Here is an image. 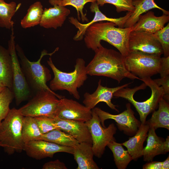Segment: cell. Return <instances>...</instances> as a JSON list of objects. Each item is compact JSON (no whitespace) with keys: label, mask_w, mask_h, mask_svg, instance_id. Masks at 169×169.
Returning <instances> with one entry per match:
<instances>
[{"label":"cell","mask_w":169,"mask_h":169,"mask_svg":"<svg viewBox=\"0 0 169 169\" xmlns=\"http://www.w3.org/2000/svg\"><path fill=\"white\" fill-rule=\"evenodd\" d=\"M144 82L133 88L126 87L115 92L113 96L128 100L138 112L141 124L146 122L147 115L156 108L163 98V90L151 77L140 79Z\"/></svg>","instance_id":"cell-1"},{"label":"cell","mask_w":169,"mask_h":169,"mask_svg":"<svg viewBox=\"0 0 169 169\" xmlns=\"http://www.w3.org/2000/svg\"><path fill=\"white\" fill-rule=\"evenodd\" d=\"M94 51L93 58L86 66L88 75L110 78L119 83L125 78L140 80L126 69L124 57L119 52L104 47L101 44Z\"/></svg>","instance_id":"cell-2"},{"label":"cell","mask_w":169,"mask_h":169,"mask_svg":"<svg viewBox=\"0 0 169 169\" xmlns=\"http://www.w3.org/2000/svg\"><path fill=\"white\" fill-rule=\"evenodd\" d=\"M110 22L94 23L87 28L84 35L86 47L94 50L101 45V40L108 43L125 57L130 53L129 39L132 27L117 28Z\"/></svg>","instance_id":"cell-3"},{"label":"cell","mask_w":169,"mask_h":169,"mask_svg":"<svg viewBox=\"0 0 169 169\" xmlns=\"http://www.w3.org/2000/svg\"><path fill=\"white\" fill-rule=\"evenodd\" d=\"M54 73V77L50 81L49 88L52 91L66 90L77 100L80 95L78 89L84 84L88 78L85 62L80 58L76 59L73 71L66 72L58 69L53 62L51 57L47 61Z\"/></svg>","instance_id":"cell-4"},{"label":"cell","mask_w":169,"mask_h":169,"mask_svg":"<svg viewBox=\"0 0 169 169\" xmlns=\"http://www.w3.org/2000/svg\"><path fill=\"white\" fill-rule=\"evenodd\" d=\"M15 47L18 56L20 58L21 68L31 89L36 93L42 90L54 92L47 84V82L51 78L50 70L44 65L42 64L41 61L45 55L51 56L58 51L59 48H57L50 53H48L45 49L43 50L38 60L32 62L26 56L23 50L18 44H16Z\"/></svg>","instance_id":"cell-5"},{"label":"cell","mask_w":169,"mask_h":169,"mask_svg":"<svg viewBox=\"0 0 169 169\" xmlns=\"http://www.w3.org/2000/svg\"><path fill=\"white\" fill-rule=\"evenodd\" d=\"M24 116L15 108L10 109L0 126V142L8 155L23 151L25 143L22 135Z\"/></svg>","instance_id":"cell-6"},{"label":"cell","mask_w":169,"mask_h":169,"mask_svg":"<svg viewBox=\"0 0 169 169\" xmlns=\"http://www.w3.org/2000/svg\"><path fill=\"white\" fill-rule=\"evenodd\" d=\"M64 97L54 92L42 90L36 92L28 103L18 110L24 116L53 117L56 116L59 99Z\"/></svg>","instance_id":"cell-7"},{"label":"cell","mask_w":169,"mask_h":169,"mask_svg":"<svg viewBox=\"0 0 169 169\" xmlns=\"http://www.w3.org/2000/svg\"><path fill=\"white\" fill-rule=\"evenodd\" d=\"M161 58L158 55L132 52L124 57V63L126 69L141 79L159 73Z\"/></svg>","instance_id":"cell-8"},{"label":"cell","mask_w":169,"mask_h":169,"mask_svg":"<svg viewBox=\"0 0 169 169\" xmlns=\"http://www.w3.org/2000/svg\"><path fill=\"white\" fill-rule=\"evenodd\" d=\"M8 41V50L10 54L12 63L13 91L16 103L19 105L32 95V90L27 81L21 68L16 49L13 26Z\"/></svg>","instance_id":"cell-9"},{"label":"cell","mask_w":169,"mask_h":169,"mask_svg":"<svg viewBox=\"0 0 169 169\" xmlns=\"http://www.w3.org/2000/svg\"><path fill=\"white\" fill-rule=\"evenodd\" d=\"M85 123L91 136L94 156L100 158L109 143L115 140L114 136L117 128L114 123L110 124L107 127H103L99 117L93 109L91 118Z\"/></svg>","instance_id":"cell-10"},{"label":"cell","mask_w":169,"mask_h":169,"mask_svg":"<svg viewBox=\"0 0 169 169\" xmlns=\"http://www.w3.org/2000/svg\"><path fill=\"white\" fill-rule=\"evenodd\" d=\"M126 107V110L117 115L111 114L99 107H95L93 110L99 117L103 127H105V120L112 119L116 123L120 130L123 131L127 136H132L138 131L141 123L135 117L134 112L131 108L130 104L127 103Z\"/></svg>","instance_id":"cell-11"},{"label":"cell","mask_w":169,"mask_h":169,"mask_svg":"<svg viewBox=\"0 0 169 169\" xmlns=\"http://www.w3.org/2000/svg\"><path fill=\"white\" fill-rule=\"evenodd\" d=\"M56 116L63 119L85 122L91 118L92 110L76 100L64 97L59 99Z\"/></svg>","instance_id":"cell-12"},{"label":"cell","mask_w":169,"mask_h":169,"mask_svg":"<svg viewBox=\"0 0 169 169\" xmlns=\"http://www.w3.org/2000/svg\"><path fill=\"white\" fill-rule=\"evenodd\" d=\"M23 151L29 157L37 160L48 157L52 158L58 152L73 154V148L63 146L43 140L29 142L25 145Z\"/></svg>","instance_id":"cell-13"},{"label":"cell","mask_w":169,"mask_h":169,"mask_svg":"<svg viewBox=\"0 0 169 169\" xmlns=\"http://www.w3.org/2000/svg\"><path fill=\"white\" fill-rule=\"evenodd\" d=\"M90 9L91 12L95 13V15L92 20L87 23H82L79 22L77 19L73 17L69 18V22L78 29L77 33L74 38V40L79 41L82 40L84 37L85 31L87 28L92 24L99 22L107 21L112 22L115 23L118 27L124 28L126 22L131 14V12H128L125 16L119 18L108 17L100 10L99 6L96 2L91 3Z\"/></svg>","instance_id":"cell-14"},{"label":"cell","mask_w":169,"mask_h":169,"mask_svg":"<svg viewBox=\"0 0 169 169\" xmlns=\"http://www.w3.org/2000/svg\"><path fill=\"white\" fill-rule=\"evenodd\" d=\"M130 52L139 51L161 56L163 54L161 45L152 34L131 31L129 39Z\"/></svg>","instance_id":"cell-15"},{"label":"cell","mask_w":169,"mask_h":169,"mask_svg":"<svg viewBox=\"0 0 169 169\" xmlns=\"http://www.w3.org/2000/svg\"><path fill=\"white\" fill-rule=\"evenodd\" d=\"M132 83H129L114 88L104 86L101 84V80L99 79L98 86L95 91L92 94L85 93L84 95L83 103L86 107L92 110L100 102H104L111 109L117 111L116 106L111 102L114 94L117 91L123 88L127 87Z\"/></svg>","instance_id":"cell-16"},{"label":"cell","mask_w":169,"mask_h":169,"mask_svg":"<svg viewBox=\"0 0 169 169\" xmlns=\"http://www.w3.org/2000/svg\"><path fill=\"white\" fill-rule=\"evenodd\" d=\"M57 128L72 136L79 142H85L92 144L91 136L85 122L53 117Z\"/></svg>","instance_id":"cell-17"},{"label":"cell","mask_w":169,"mask_h":169,"mask_svg":"<svg viewBox=\"0 0 169 169\" xmlns=\"http://www.w3.org/2000/svg\"><path fill=\"white\" fill-rule=\"evenodd\" d=\"M169 21V15L163 14L157 17L153 12L148 11L140 16L137 22L132 27L131 31L153 34L162 28Z\"/></svg>","instance_id":"cell-18"},{"label":"cell","mask_w":169,"mask_h":169,"mask_svg":"<svg viewBox=\"0 0 169 169\" xmlns=\"http://www.w3.org/2000/svg\"><path fill=\"white\" fill-rule=\"evenodd\" d=\"M70 13V10L64 6L55 5L53 7L45 8L39 25L46 28L56 29L62 26Z\"/></svg>","instance_id":"cell-19"},{"label":"cell","mask_w":169,"mask_h":169,"mask_svg":"<svg viewBox=\"0 0 169 169\" xmlns=\"http://www.w3.org/2000/svg\"><path fill=\"white\" fill-rule=\"evenodd\" d=\"M73 155L78 164L77 169H99L100 168L93 160L92 144L79 142L73 148Z\"/></svg>","instance_id":"cell-20"},{"label":"cell","mask_w":169,"mask_h":169,"mask_svg":"<svg viewBox=\"0 0 169 169\" xmlns=\"http://www.w3.org/2000/svg\"><path fill=\"white\" fill-rule=\"evenodd\" d=\"M149 128L146 121L144 124H141L134 136L121 144L127 148L132 160L136 161L142 156L143 145L147 137Z\"/></svg>","instance_id":"cell-21"},{"label":"cell","mask_w":169,"mask_h":169,"mask_svg":"<svg viewBox=\"0 0 169 169\" xmlns=\"http://www.w3.org/2000/svg\"><path fill=\"white\" fill-rule=\"evenodd\" d=\"M155 130L150 127L148 130L146 145L143 148L142 152L145 161H152L156 156L164 154L163 148L164 140L157 136Z\"/></svg>","instance_id":"cell-22"},{"label":"cell","mask_w":169,"mask_h":169,"mask_svg":"<svg viewBox=\"0 0 169 169\" xmlns=\"http://www.w3.org/2000/svg\"><path fill=\"white\" fill-rule=\"evenodd\" d=\"M132 4L135 10L126 22L124 28L132 27L137 22L141 15L152 9H159L163 14H169L168 11L158 6L154 0H134Z\"/></svg>","instance_id":"cell-23"},{"label":"cell","mask_w":169,"mask_h":169,"mask_svg":"<svg viewBox=\"0 0 169 169\" xmlns=\"http://www.w3.org/2000/svg\"><path fill=\"white\" fill-rule=\"evenodd\" d=\"M0 81L13 91V68L8 49L0 45Z\"/></svg>","instance_id":"cell-24"},{"label":"cell","mask_w":169,"mask_h":169,"mask_svg":"<svg viewBox=\"0 0 169 169\" xmlns=\"http://www.w3.org/2000/svg\"><path fill=\"white\" fill-rule=\"evenodd\" d=\"M151 118L147 122L150 127L155 130L163 128L169 130V104L163 98L158 103V109L153 111Z\"/></svg>","instance_id":"cell-25"},{"label":"cell","mask_w":169,"mask_h":169,"mask_svg":"<svg viewBox=\"0 0 169 169\" xmlns=\"http://www.w3.org/2000/svg\"><path fill=\"white\" fill-rule=\"evenodd\" d=\"M40 140L59 145L74 148L79 142L69 134L58 129L42 134Z\"/></svg>","instance_id":"cell-26"},{"label":"cell","mask_w":169,"mask_h":169,"mask_svg":"<svg viewBox=\"0 0 169 169\" xmlns=\"http://www.w3.org/2000/svg\"><path fill=\"white\" fill-rule=\"evenodd\" d=\"M21 4L17 5L13 1L8 3L0 0V27L10 29L14 26L12 18L19 9Z\"/></svg>","instance_id":"cell-27"},{"label":"cell","mask_w":169,"mask_h":169,"mask_svg":"<svg viewBox=\"0 0 169 169\" xmlns=\"http://www.w3.org/2000/svg\"><path fill=\"white\" fill-rule=\"evenodd\" d=\"M107 146L112 151L115 164L118 169H125L132 160L127 150L124 149L121 143L112 140L108 144Z\"/></svg>","instance_id":"cell-28"},{"label":"cell","mask_w":169,"mask_h":169,"mask_svg":"<svg viewBox=\"0 0 169 169\" xmlns=\"http://www.w3.org/2000/svg\"><path fill=\"white\" fill-rule=\"evenodd\" d=\"M44 9L41 3L37 1L31 5L25 16L21 20L20 24L24 28H27L39 24Z\"/></svg>","instance_id":"cell-29"},{"label":"cell","mask_w":169,"mask_h":169,"mask_svg":"<svg viewBox=\"0 0 169 169\" xmlns=\"http://www.w3.org/2000/svg\"><path fill=\"white\" fill-rule=\"evenodd\" d=\"M22 133L25 145L30 141L40 140L42 135L34 117L30 116H24Z\"/></svg>","instance_id":"cell-30"},{"label":"cell","mask_w":169,"mask_h":169,"mask_svg":"<svg viewBox=\"0 0 169 169\" xmlns=\"http://www.w3.org/2000/svg\"><path fill=\"white\" fill-rule=\"evenodd\" d=\"M14 98L13 91L7 87H5L0 92V126L10 110V104Z\"/></svg>","instance_id":"cell-31"},{"label":"cell","mask_w":169,"mask_h":169,"mask_svg":"<svg viewBox=\"0 0 169 169\" xmlns=\"http://www.w3.org/2000/svg\"><path fill=\"white\" fill-rule=\"evenodd\" d=\"M57 5L64 6L71 5L74 7L77 11L78 18L80 20V14L82 21L88 22V19L83 12V9L85 5L89 2L93 3L96 2V0H57Z\"/></svg>","instance_id":"cell-32"},{"label":"cell","mask_w":169,"mask_h":169,"mask_svg":"<svg viewBox=\"0 0 169 169\" xmlns=\"http://www.w3.org/2000/svg\"><path fill=\"white\" fill-rule=\"evenodd\" d=\"M99 5L102 7L106 3L114 5L118 13L127 11L132 12L135 10V7L132 4L134 0H96Z\"/></svg>","instance_id":"cell-33"},{"label":"cell","mask_w":169,"mask_h":169,"mask_svg":"<svg viewBox=\"0 0 169 169\" xmlns=\"http://www.w3.org/2000/svg\"><path fill=\"white\" fill-rule=\"evenodd\" d=\"M162 47L164 57L169 56V23L161 29L152 34Z\"/></svg>","instance_id":"cell-34"},{"label":"cell","mask_w":169,"mask_h":169,"mask_svg":"<svg viewBox=\"0 0 169 169\" xmlns=\"http://www.w3.org/2000/svg\"><path fill=\"white\" fill-rule=\"evenodd\" d=\"M34 117L42 134L58 129L53 117L44 115Z\"/></svg>","instance_id":"cell-35"},{"label":"cell","mask_w":169,"mask_h":169,"mask_svg":"<svg viewBox=\"0 0 169 169\" xmlns=\"http://www.w3.org/2000/svg\"><path fill=\"white\" fill-rule=\"evenodd\" d=\"M159 86H161L163 90V98L165 100H169V75L153 79Z\"/></svg>","instance_id":"cell-36"},{"label":"cell","mask_w":169,"mask_h":169,"mask_svg":"<svg viewBox=\"0 0 169 169\" xmlns=\"http://www.w3.org/2000/svg\"><path fill=\"white\" fill-rule=\"evenodd\" d=\"M43 169H67L65 164L58 159L45 163L43 166Z\"/></svg>","instance_id":"cell-37"},{"label":"cell","mask_w":169,"mask_h":169,"mask_svg":"<svg viewBox=\"0 0 169 169\" xmlns=\"http://www.w3.org/2000/svg\"><path fill=\"white\" fill-rule=\"evenodd\" d=\"M159 74L160 77L169 75V56L161 57V68Z\"/></svg>","instance_id":"cell-38"},{"label":"cell","mask_w":169,"mask_h":169,"mask_svg":"<svg viewBox=\"0 0 169 169\" xmlns=\"http://www.w3.org/2000/svg\"><path fill=\"white\" fill-rule=\"evenodd\" d=\"M143 166V169H161L162 162L150 161Z\"/></svg>","instance_id":"cell-39"},{"label":"cell","mask_w":169,"mask_h":169,"mask_svg":"<svg viewBox=\"0 0 169 169\" xmlns=\"http://www.w3.org/2000/svg\"><path fill=\"white\" fill-rule=\"evenodd\" d=\"M163 148L164 154L169 151V137L168 136H167L163 143Z\"/></svg>","instance_id":"cell-40"},{"label":"cell","mask_w":169,"mask_h":169,"mask_svg":"<svg viewBox=\"0 0 169 169\" xmlns=\"http://www.w3.org/2000/svg\"><path fill=\"white\" fill-rule=\"evenodd\" d=\"M169 168V156L163 161L162 162L161 169H168Z\"/></svg>","instance_id":"cell-41"},{"label":"cell","mask_w":169,"mask_h":169,"mask_svg":"<svg viewBox=\"0 0 169 169\" xmlns=\"http://www.w3.org/2000/svg\"><path fill=\"white\" fill-rule=\"evenodd\" d=\"M49 1L50 4L53 6L57 5V0H49Z\"/></svg>","instance_id":"cell-42"},{"label":"cell","mask_w":169,"mask_h":169,"mask_svg":"<svg viewBox=\"0 0 169 169\" xmlns=\"http://www.w3.org/2000/svg\"><path fill=\"white\" fill-rule=\"evenodd\" d=\"M5 86L0 81V92L1 91Z\"/></svg>","instance_id":"cell-43"},{"label":"cell","mask_w":169,"mask_h":169,"mask_svg":"<svg viewBox=\"0 0 169 169\" xmlns=\"http://www.w3.org/2000/svg\"><path fill=\"white\" fill-rule=\"evenodd\" d=\"M0 146L2 147V143L0 142Z\"/></svg>","instance_id":"cell-44"}]
</instances>
